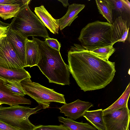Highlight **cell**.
Instances as JSON below:
<instances>
[{
	"label": "cell",
	"instance_id": "cell-7",
	"mask_svg": "<svg viewBox=\"0 0 130 130\" xmlns=\"http://www.w3.org/2000/svg\"><path fill=\"white\" fill-rule=\"evenodd\" d=\"M130 111L128 106L103 114L106 130H129Z\"/></svg>",
	"mask_w": 130,
	"mask_h": 130
},
{
	"label": "cell",
	"instance_id": "cell-24",
	"mask_svg": "<svg viewBox=\"0 0 130 130\" xmlns=\"http://www.w3.org/2000/svg\"><path fill=\"white\" fill-rule=\"evenodd\" d=\"M114 6V10L119 13L126 11L129 12L130 3L127 0H111Z\"/></svg>",
	"mask_w": 130,
	"mask_h": 130
},
{
	"label": "cell",
	"instance_id": "cell-23",
	"mask_svg": "<svg viewBox=\"0 0 130 130\" xmlns=\"http://www.w3.org/2000/svg\"><path fill=\"white\" fill-rule=\"evenodd\" d=\"M114 44L98 48L90 52L103 60H108L109 57L116 51L113 46Z\"/></svg>",
	"mask_w": 130,
	"mask_h": 130
},
{
	"label": "cell",
	"instance_id": "cell-10",
	"mask_svg": "<svg viewBox=\"0 0 130 130\" xmlns=\"http://www.w3.org/2000/svg\"><path fill=\"white\" fill-rule=\"evenodd\" d=\"M6 37L11 43L24 67H25L26 38L13 30L9 27Z\"/></svg>",
	"mask_w": 130,
	"mask_h": 130
},
{
	"label": "cell",
	"instance_id": "cell-22",
	"mask_svg": "<svg viewBox=\"0 0 130 130\" xmlns=\"http://www.w3.org/2000/svg\"><path fill=\"white\" fill-rule=\"evenodd\" d=\"M4 80V85L14 95L24 96L26 95L20 82L5 79Z\"/></svg>",
	"mask_w": 130,
	"mask_h": 130
},
{
	"label": "cell",
	"instance_id": "cell-27",
	"mask_svg": "<svg viewBox=\"0 0 130 130\" xmlns=\"http://www.w3.org/2000/svg\"><path fill=\"white\" fill-rule=\"evenodd\" d=\"M45 41L51 47L60 51L61 44L57 39L50 38L45 39Z\"/></svg>",
	"mask_w": 130,
	"mask_h": 130
},
{
	"label": "cell",
	"instance_id": "cell-5",
	"mask_svg": "<svg viewBox=\"0 0 130 130\" xmlns=\"http://www.w3.org/2000/svg\"><path fill=\"white\" fill-rule=\"evenodd\" d=\"M40 104L31 108L19 105L9 107L0 106V120L19 130H32L36 126L29 120L31 115L42 109Z\"/></svg>",
	"mask_w": 130,
	"mask_h": 130
},
{
	"label": "cell",
	"instance_id": "cell-1",
	"mask_svg": "<svg viewBox=\"0 0 130 130\" xmlns=\"http://www.w3.org/2000/svg\"><path fill=\"white\" fill-rule=\"evenodd\" d=\"M74 45L68 52V68L81 90L101 89L112 81L116 72L114 62L101 58L81 45Z\"/></svg>",
	"mask_w": 130,
	"mask_h": 130
},
{
	"label": "cell",
	"instance_id": "cell-18",
	"mask_svg": "<svg viewBox=\"0 0 130 130\" xmlns=\"http://www.w3.org/2000/svg\"><path fill=\"white\" fill-rule=\"evenodd\" d=\"M95 2L99 13L108 23L112 24L113 22L112 11L114 6L111 0H96Z\"/></svg>",
	"mask_w": 130,
	"mask_h": 130
},
{
	"label": "cell",
	"instance_id": "cell-32",
	"mask_svg": "<svg viewBox=\"0 0 130 130\" xmlns=\"http://www.w3.org/2000/svg\"><path fill=\"white\" fill-rule=\"evenodd\" d=\"M2 104H3V103L0 102V105H2Z\"/></svg>",
	"mask_w": 130,
	"mask_h": 130
},
{
	"label": "cell",
	"instance_id": "cell-25",
	"mask_svg": "<svg viewBox=\"0 0 130 130\" xmlns=\"http://www.w3.org/2000/svg\"><path fill=\"white\" fill-rule=\"evenodd\" d=\"M32 130H71L63 124L57 125H39L36 126Z\"/></svg>",
	"mask_w": 130,
	"mask_h": 130
},
{
	"label": "cell",
	"instance_id": "cell-21",
	"mask_svg": "<svg viewBox=\"0 0 130 130\" xmlns=\"http://www.w3.org/2000/svg\"><path fill=\"white\" fill-rule=\"evenodd\" d=\"M25 5L19 4H0V17L4 20L14 17L17 15L22 7Z\"/></svg>",
	"mask_w": 130,
	"mask_h": 130
},
{
	"label": "cell",
	"instance_id": "cell-30",
	"mask_svg": "<svg viewBox=\"0 0 130 130\" xmlns=\"http://www.w3.org/2000/svg\"><path fill=\"white\" fill-rule=\"evenodd\" d=\"M58 1L61 2L63 6L65 7H67V6L69 5V4L68 2V0H58Z\"/></svg>",
	"mask_w": 130,
	"mask_h": 130
},
{
	"label": "cell",
	"instance_id": "cell-16",
	"mask_svg": "<svg viewBox=\"0 0 130 130\" xmlns=\"http://www.w3.org/2000/svg\"><path fill=\"white\" fill-rule=\"evenodd\" d=\"M0 77L5 79L20 82L28 78H31L29 73L24 68L9 69L0 66Z\"/></svg>",
	"mask_w": 130,
	"mask_h": 130
},
{
	"label": "cell",
	"instance_id": "cell-15",
	"mask_svg": "<svg viewBox=\"0 0 130 130\" xmlns=\"http://www.w3.org/2000/svg\"><path fill=\"white\" fill-rule=\"evenodd\" d=\"M84 4L74 3L69 5L65 14L57 21L60 30L65 27L70 26L73 22L78 16V13L85 7Z\"/></svg>",
	"mask_w": 130,
	"mask_h": 130
},
{
	"label": "cell",
	"instance_id": "cell-6",
	"mask_svg": "<svg viewBox=\"0 0 130 130\" xmlns=\"http://www.w3.org/2000/svg\"><path fill=\"white\" fill-rule=\"evenodd\" d=\"M30 78L22 80L20 83L26 95L35 100L39 104L42 105L43 109L48 108L50 103L55 102L66 103L64 95L31 81Z\"/></svg>",
	"mask_w": 130,
	"mask_h": 130
},
{
	"label": "cell",
	"instance_id": "cell-26",
	"mask_svg": "<svg viewBox=\"0 0 130 130\" xmlns=\"http://www.w3.org/2000/svg\"><path fill=\"white\" fill-rule=\"evenodd\" d=\"M30 0H0V5H12L19 4L25 5L30 4Z\"/></svg>",
	"mask_w": 130,
	"mask_h": 130
},
{
	"label": "cell",
	"instance_id": "cell-14",
	"mask_svg": "<svg viewBox=\"0 0 130 130\" xmlns=\"http://www.w3.org/2000/svg\"><path fill=\"white\" fill-rule=\"evenodd\" d=\"M34 11L45 26L51 32L55 34H58L59 26L57 19L52 17L43 5L35 7Z\"/></svg>",
	"mask_w": 130,
	"mask_h": 130
},
{
	"label": "cell",
	"instance_id": "cell-11",
	"mask_svg": "<svg viewBox=\"0 0 130 130\" xmlns=\"http://www.w3.org/2000/svg\"><path fill=\"white\" fill-rule=\"evenodd\" d=\"M4 79L0 77V102L10 106L20 104H31V102L24 96L14 95L4 85Z\"/></svg>",
	"mask_w": 130,
	"mask_h": 130
},
{
	"label": "cell",
	"instance_id": "cell-2",
	"mask_svg": "<svg viewBox=\"0 0 130 130\" xmlns=\"http://www.w3.org/2000/svg\"><path fill=\"white\" fill-rule=\"evenodd\" d=\"M38 43L40 51L37 66L50 83L69 85L68 66L63 61L60 51L50 46L45 41L32 37Z\"/></svg>",
	"mask_w": 130,
	"mask_h": 130
},
{
	"label": "cell",
	"instance_id": "cell-31",
	"mask_svg": "<svg viewBox=\"0 0 130 130\" xmlns=\"http://www.w3.org/2000/svg\"><path fill=\"white\" fill-rule=\"evenodd\" d=\"M9 24L3 22L0 20V27H4L9 26Z\"/></svg>",
	"mask_w": 130,
	"mask_h": 130
},
{
	"label": "cell",
	"instance_id": "cell-28",
	"mask_svg": "<svg viewBox=\"0 0 130 130\" xmlns=\"http://www.w3.org/2000/svg\"><path fill=\"white\" fill-rule=\"evenodd\" d=\"M9 27V26L4 27H0V44L3 39L6 37Z\"/></svg>",
	"mask_w": 130,
	"mask_h": 130
},
{
	"label": "cell",
	"instance_id": "cell-9",
	"mask_svg": "<svg viewBox=\"0 0 130 130\" xmlns=\"http://www.w3.org/2000/svg\"><path fill=\"white\" fill-rule=\"evenodd\" d=\"M93 105L91 102L78 99L69 103L64 104L59 109L65 116L74 120L82 117L85 112Z\"/></svg>",
	"mask_w": 130,
	"mask_h": 130
},
{
	"label": "cell",
	"instance_id": "cell-19",
	"mask_svg": "<svg viewBox=\"0 0 130 130\" xmlns=\"http://www.w3.org/2000/svg\"><path fill=\"white\" fill-rule=\"evenodd\" d=\"M130 94V83L120 98L107 108L103 110V114L111 112L120 108L128 107V102Z\"/></svg>",
	"mask_w": 130,
	"mask_h": 130
},
{
	"label": "cell",
	"instance_id": "cell-20",
	"mask_svg": "<svg viewBox=\"0 0 130 130\" xmlns=\"http://www.w3.org/2000/svg\"><path fill=\"white\" fill-rule=\"evenodd\" d=\"M59 121L71 130H97L87 123L79 122L75 121L69 118H65L59 116Z\"/></svg>",
	"mask_w": 130,
	"mask_h": 130
},
{
	"label": "cell",
	"instance_id": "cell-4",
	"mask_svg": "<svg viewBox=\"0 0 130 130\" xmlns=\"http://www.w3.org/2000/svg\"><path fill=\"white\" fill-rule=\"evenodd\" d=\"M9 27L24 38L40 36L50 38L46 27L40 19L30 10L27 4L24 5L14 17Z\"/></svg>",
	"mask_w": 130,
	"mask_h": 130
},
{
	"label": "cell",
	"instance_id": "cell-17",
	"mask_svg": "<svg viewBox=\"0 0 130 130\" xmlns=\"http://www.w3.org/2000/svg\"><path fill=\"white\" fill-rule=\"evenodd\" d=\"M102 109L86 111L83 116L99 130H106L103 118Z\"/></svg>",
	"mask_w": 130,
	"mask_h": 130
},
{
	"label": "cell",
	"instance_id": "cell-3",
	"mask_svg": "<svg viewBox=\"0 0 130 130\" xmlns=\"http://www.w3.org/2000/svg\"><path fill=\"white\" fill-rule=\"evenodd\" d=\"M112 24L98 20L89 23L81 30L78 39L81 45L90 51L112 44Z\"/></svg>",
	"mask_w": 130,
	"mask_h": 130
},
{
	"label": "cell",
	"instance_id": "cell-12",
	"mask_svg": "<svg viewBox=\"0 0 130 130\" xmlns=\"http://www.w3.org/2000/svg\"><path fill=\"white\" fill-rule=\"evenodd\" d=\"M111 24L113 43L114 44L119 42L124 43L127 38L129 29L126 21L123 19L121 16H119Z\"/></svg>",
	"mask_w": 130,
	"mask_h": 130
},
{
	"label": "cell",
	"instance_id": "cell-8",
	"mask_svg": "<svg viewBox=\"0 0 130 130\" xmlns=\"http://www.w3.org/2000/svg\"><path fill=\"white\" fill-rule=\"evenodd\" d=\"M0 66L9 69L24 68L6 37L0 44Z\"/></svg>",
	"mask_w": 130,
	"mask_h": 130
},
{
	"label": "cell",
	"instance_id": "cell-13",
	"mask_svg": "<svg viewBox=\"0 0 130 130\" xmlns=\"http://www.w3.org/2000/svg\"><path fill=\"white\" fill-rule=\"evenodd\" d=\"M25 67L37 66L40 51L38 43L35 40L27 39L25 45Z\"/></svg>",
	"mask_w": 130,
	"mask_h": 130
},
{
	"label": "cell",
	"instance_id": "cell-29",
	"mask_svg": "<svg viewBox=\"0 0 130 130\" xmlns=\"http://www.w3.org/2000/svg\"><path fill=\"white\" fill-rule=\"evenodd\" d=\"M0 130H19L0 120Z\"/></svg>",
	"mask_w": 130,
	"mask_h": 130
}]
</instances>
